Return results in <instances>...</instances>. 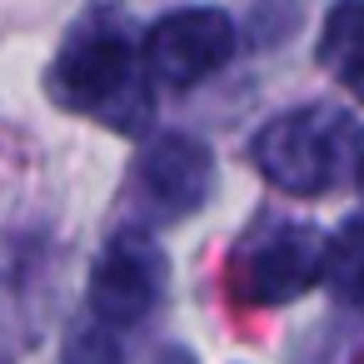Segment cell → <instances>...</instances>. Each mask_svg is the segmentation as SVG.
<instances>
[{
	"label": "cell",
	"mask_w": 364,
	"mask_h": 364,
	"mask_svg": "<svg viewBox=\"0 0 364 364\" xmlns=\"http://www.w3.org/2000/svg\"><path fill=\"white\" fill-rule=\"evenodd\" d=\"M165 294V255L145 230H120L90 269V319L105 329H135Z\"/></svg>",
	"instance_id": "cell-4"
},
{
	"label": "cell",
	"mask_w": 364,
	"mask_h": 364,
	"mask_svg": "<svg viewBox=\"0 0 364 364\" xmlns=\"http://www.w3.org/2000/svg\"><path fill=\"white\" fill-rule=\"evenodd\" d=\"M319 60L354 100H364V0H339L329 11L319 36Z\"/></svg>",
	"instance_id": "cell-8"
},
{
	"label": "cell",
	"mask_w": 364,
	"mask_h": 364,
	"mask_svg": "<svg viewBox=\"0 0 364 364\" xmlns=\"http://www.w3.org/2000/svg\"><path fill=\"white\" fill-rule=\"evenodd\" d=\"M359 180H364V165H359Z\"/></svg>",
	"instance_id": "cell-12"
},
{
	"label": "cell",
	"mask_w": 364,
	"mask_h": 364,
	"mask_svg": "<svg viewBox=\"0 0 364 364\" xmlns=\"http://www.w3.org/2000/svg\"><path fill=\"white\" fill-rule=\"evenodd\" d=\"M240 289L255 304H284L299 299L324 279V240L309 225H269L255 235L240 255Z\"/></svg>",
	"instance_id": "cell-6"
},
{
	"label": "cell",
	"mask_w": 364,
	"mask_h": 364,
	"mask_svg": "<svg viewBox=\"0 0 364 364\" xmlns=\"http://www.w3.org/2000/svg\"><path fill=\"white\" fill-rule=\"evenodd\" d=\"M150 90L155 80L140 60V46H130L110 16L80 21L50 65V95L65 110L100 120L105 130L135 135L150 120Z\"/></svg>",
	"instance_id": "cell-1"
},
{
	"label": "cell",
	"mask_w": 364,
	"mask_h": 364,
	"mask_svg": "<svg viewBox=\"0 0 364 364\" xmlns=\"http://www.w3.org/2000/svg\"><path fill=\"white\" fill-rule=\"evenodd\" d=\"M235 21L215 6H185V11H170L150 26L145 46H140V60L150 70L155 85H170V90H190L200 80H210L220 65H230L235 55Z\"/></svg>",
	"instance_id": "cell-3"
},
{
	"label": "cell",
	"mask_w": 364,
	"mask_h": 364,
	"mask_svg": "<svg viewBox=\"0 0 364 364\" xmlns=\"http://www.w3.org/2000/svg\"><path fill=\"white\" fill-rule=\"evenodd\" d=\"M50 304V255L36 235L0 230V364L31 349Z\"/></svg>",
	"instance_id": "cell-7"
},
{
	"label": "cell",
	"mask_w": 364,
	"mask_h": 364,
	"mask_svg": "<svg viewBox=\"0 0 364 364\" xmlns=\"http://www.w3.org/2000/svg\"><path fill=\"white\" fill-rule=\"evenodd\" d=\"M155 364H195V359H190V354H185V349H165V354H160V359H155Z\"/></svg>",
	"instance_id": "cell-11"
},
{
	"label": "cell",
	"mask_w": 364,
	"mask_h": 364,
	"mask_svg": "<svg viewBox=\"0 0 364 364\" xmlns=\"http://www.w3.org/2000/svg\"><path fill=\"white\" fill-rule=\"evenodd\" d=\"M135 205L145 210V220L175 225L185 215H195L210 190H215V160L200 140L190 135H160L140 160H135Z\"/></svg>",
	"instance_id": "cell-5"
},
{
	"label": "cell",
	"mask_w": 364,
	"mask_h": 364,
	"mask_svg": "<svg viewBox=\"0 0 364 364\" xmlns=\"http://www.w3.org/2000/svg\"><path fill=\"white\" fill-rule=\"evenodd\" d=\"M255 165L269 185H279L289 195H324L344 180H359L364 130L344 110L304 105V110L279 115L259 130Z\"/></svg>",
	"instance_id": "cell-2"
},
{
	"label": "cell",
	"mask_w": 364,
	"mask_h": 364,
	"mask_svg": "<svg viewBox=\"0 0 364 364\" xmlns=\"http://www.w3.org/2000/svg\"><path fill=\"white\" fill-rule=\"evenodd\" d=\"M60 364H125V344L100 319H80L60 349Z\"/></svg>",
	"instance_id": "cell-10"
},
{
	"label": "cell",
	"mask_w": 364,
	"mask_h": 364,
	"mask_svg": "<svg viewBox=\"0 0 364 364\" xmlns=\"http://www.w3.org/2000/svg\"><path fill=\"white\" fill-rule=\"evenodd\" d=\"M324 284L339 304L364 309V220H349L334 240H324Z\"/></svg>",
	"instance_id": "cell-9"
}]
</instances>
